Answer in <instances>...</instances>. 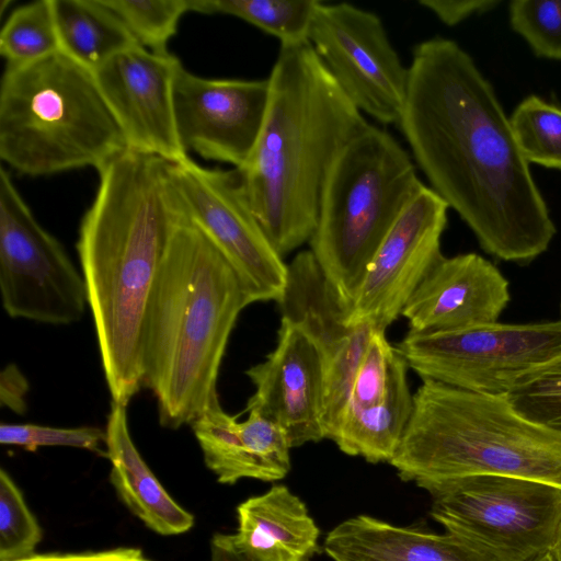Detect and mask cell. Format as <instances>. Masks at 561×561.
I'll list each match as a JSON object with an SVG mask.
<instances>
[{
  "instance_id": "cell-17",
  "label": "cell",
  "mask_w": 561,
  "mask_h": 561,
  "mask_svg": "<svg viewBox=\"0 0 561 561\" xmlns=\"http://www.w3.org/2000/svg\"><path fill=\"white\" fill-rule=\"evenodd\" d=\"M245 375L254 386L245 411L278 424L291 448L325 438L322 359L299 329L280 320L276 347Z\"/></svg>"
},
{
  "instance_id": "cell-29",
  "label": "cell",
  "mask_w": 561,
  "mask_h": 561,
  "mask_svg": "<svg viewBox=\"0 0 561 561\" xmlns=\"http://www.w3.org/2000/svg\"><path fill=\"white\" fill-rule=\"evenodd\" d=\"M506 398L520 415L561 435V355L518 379Z\"/></svg>"
},
{
  "instance_id": "cell-3",
  "label": "cell",
  "mask_w": 561,
  "mask_h": 561,
  "mask_svg": "<svg viewBox=\"0 0 561 561\" xmlns=\"http://www.w3.org/2000/svg\"><path fill=\"white\" fill-rule=\"evenodd\" d=\"M255 147L236 169L245 197L280 256L309 242L323 190L344 148L370 125L309 42L280 46Z\"/></svg>"
},
{
  "instance_id": "cell-14",
  "label": "cell",
  "mask_w": 561,
  "mask_h": 561,
  "mask_svg": "<svg viewBox=\"0 0 561 561\" xmlns=\"http://www.w3.org/2000/svg\"><path fill=\"white\" fill-rule=\"evenodd\" d=\"M287 282L277 302L280 320L307 335L322 359L323 426L329 439L347 405L352 385L371 333L370 324L351 325L346 310L310 250L287 264Z\"/></svg>"
},
{
  "instance_id": "cell-28",
  "label": "cell",
  "mask_w": 561,
  "mask_h": 561,
  "mask_svg": "<svg viewBox=\"0 0 561 561\" xmlns=\"http://www.w3.org/2000/svg\"><path fill=\"white\" fill-rule=\"evenodd\" d=\"M142 47L169 54L181 18L190 12V0H104Z\"/></svg>"
},
{
  "instance_id": "cell-19",
  "label": "cell",
  "mask_w": 561,
  "mask_h": 561,
  "mask_svg": "<svg viewBox=\"0 0 561 561\" xmlns=\"http://www.w3.org/2000/svg\"><path fill=\"white\" fill-rule=\"evenodd\" d=\"M248 413L239 422L218 398L191 424L205 465L219 483L244 478L278 481L290 470L291 446L285 431L255 411Z\"/></svg>"
},
{
  "instance_id": "cell-36",
  "label": "cell",
  "mask_w": 561,
  "mask_h": 561,
  "mask_svg": "<svg viewBox=\"0 0 561 561\" xmlns=\"http://www.w3.org/2000/svg\"><path fill=\"white\" fill-rule=\"evenodd\" d=\"M209 561H257L237 542L234 535L215 534L210 540Z\"/></svg>"
},
{
  "instance_id": "cell-15",
  "label": "cell",
  "mask_w": 561,
  "mask_h": 561,
  "mask_svg": "<svg viewBox=\"0 0 561 561\" xmlns=\"http://www.w3.org/2000/svg\"><path fill=\"white\" fill-rule=\"evenodd\" d=\"M270 81L213 79L181 64L174 80L176 130L188 153L241 168L251 156L266 115Z\"/></svg>"
},
{
  "instance_id": "cell-38",
  "label": "cell",
  "mask_w": 561,
  "mask_h": 561,
  "mask_svg": "<svg viewBox=\"0 0 561 561\" xmlns=\"http://www.w3.org/2000/svg\"><path fill=\"white\" fill-rule=\"evenodd\" d=\"M533 561H556V560L552 557V554L549 552V553L538 557L537 559H535Z\"/></svg>"
},
{
  "instance_id": "cell-31",
  "label": "cell",
  "mask_w": 561,
  "mask_h": 561,
  "mask_svg": "<svg viewBox=\"0 0 561 561\" xmlns=\"http://www.w3.org/2000/svg\"><path fill=\"white\" fill-rule=\"evenodd\" d=\"M510 23L540 57L561 60V0H514Z\"/></svg>"
},
{
  "instance_id": "cell-22",
  "label": "cell",
  "mask_w": 561,
  "mask_h": 561,
  "mask_svg": "<svg viewBox=\"0 0 561 561\" xmlns=\"http://www.w3.org/2000/svg\"><path fill=\"white\" fill-rule=\"evenodd\" d=\"M126 409L112 401L107 416L105 456L111 462V483L151 530L162 536L184 534L194 526V516L168 493L141 457L129 433Z\"/></svg>"
},
{
  "instance_id": "cell-2",
  "label": "cell",
  "mask_w": 561,
  "mask_h": 561,
  "mask_svg": "<svg viewBox=\"0 0 561 561\" xmlns=\"http://www.w3.org/2000/svg\"><path fill=\"white\" fill-rule=\"evenodd\" d=\"M76 243L112 401L144 387L148 310L181 208L171 162L127 148L99 170Z\"/></svg>"
},
{
  "instance_id": "cell-7",
  "label": "cell",
  "mask_w": 561,
  "mask_h": 561,
  "mask_svg": "<svg viewBox=\"0 0 561 561\" xmlns=\"http://www.w3.org/2000/svg\"><path fill=\"white\" fill-rule=\"evenodd\" d=\"M423 186L410 154L373 125L336 159L309 244L345 310L386 234Z\"/></svg>"
},
{
  "instance_id": "cell-4",
  "label": "cell",
  "mask_w": 561,
  "mask_h": 561,
  "mask_svg": "<svg viewBox=\"0 0 561 561\" xmlns=\"http://www.w3.org/2000/svg\"><path fill=\"white\" fill-rule=\"evenodd\" d=\"M249 305L233 267L181 201L144 341V387L156 398L161 426L191 425L218 399L227 344Z\"/></svg>"
},
{
  "instance_id": "cell-27",
  "label": "cell",
  "mask_w": 561,
  "mask_h": 561,
  "mask_svg": "<svg viewBox=\"0 0 561 561\" xmlns=\"http://www.w3.org/2000/svg\"><path fill=\"white\" fill-rule=\"evenodd\" d=\"M510 124L528 163L561 170L560 107L537 95H529L515 107Z\"/></svg>"
},
{
  "instance_id": "cell-16",
  "label": "cell",
  "mask_w": 561,
  "mask_h": 561,
  "mask_svg": "<svg viewBox=\"0 0 561 561\" xmlns=\"http://www.w3.org/2000/svg\"><path fill=\"white\" fill-rule=\"evenodd\" d=\"M181 61L139 44L93 71L98 87L130 149L179 162L188 158L179 139L173 90Z\"/></svg>"
},
{
  "instance_id": "cell-13",
  "label": "cell",
  "mask_w": 561,
  "mask_h": 561,
  "mask_svg": "<svg viewBox=\"0 0 561 561\" xmlns=\"http://www.w3.org/2000/svg\"><path fill=\"white\" fill-rule=\"evenodd\" d=\"M447 203L424 185L392 225L346 308L351 325L386 331L431 268L443 256Z\"/></svg>"
},
{
  "instance_id": "cell-9",
  "label": "cell",
  "mask_w": 561,
  "mask_h": 561,
  "mask_svg": "<svg viewBox=\"0 0 561 561\" xmlns=\"http://www.w3.org/2000/svg\"><path fill=\"white\" fill-rule=\"evenodd\" d=\"M396 348L422 380L506 396L523 376L561 355V320L495 322L436 333L409 331Z\"/></svg>"
},
{
  "instance_id": "cell-33",
  "label": "cell",
  "mask_w": 561,
  "mask_h": 561,
  "mask_svg": "<svg viewBox=\"0 0 561 561\" xmlns=\"http://www.w3.org/2000/svg\"><path fill=\"white\" fill-rule=\"evenodd\" d=\"M419 4L431 11L448 26H454L469 16L491 11L500 1L496 0H421Z\"/></svg>"
},
{
  "instance_id": "cell-37",
  "label": "cell",
  "mask_w": 561,
  "mask_h": 561,
  "mask_svg": "<svg viewBox=\"0 0 561 561\" xmlns=\"http://www.w3.org/2000/svg\"><path fill=\"white\" fill-rule=\"evenodd\" d=\"M556 561H561V526L559 528L556 541L550 551Z\"/></svg>"
},
{
  "instance_id": "cell-24",
  "label": "cell",
  "mask_w": 561,
  "mask_h": 561,
  "mask_svg": "<svg viewBox=\"0 0 561 561\" xmlns=\"http://www.w3.org/2000/svg\"><path fill=\"white\" fill-rule=\"evenodd\" d=\"M60 50L92 72L138 44L104 0H51Z\"/></svg>"
},
{
  "instance_id": "cell-32",
  "label": "cell",
  "mask_w": 561,
  "mask_h": 561,
  "mask_svg": "<svg viewBox=\"0 0 561 561\" xmlns=\"http://www.w3.org/2000/svg\"><path fill=\"white\" fill-rule=\"evenodd\" d=\"M0 443L19 446L28 451H35L39 447L60 446L101 453L102 444L105 445V432L94 426L64 428L31 423H2Z\"/></svg>"
},
{
  "instance_id": "cell-34",
  "label": "cell",
  "mask_w": 561,
  "mask_h": 561,
  "mask_svg": "<svg viewBox=\"0 0 561 561\" xmlns=\"http://www.w3.org/2000/svg\"><path fill=\"white\" fill-rule=\"evenodd\" d=\"M22 561H152L138 548H116L98 552L42 553Z\"/></svg>"
},
{
  "instance_id": "cell-21",
  "label": "cell",
  "mask_w": 561,
  "mask_h": 561,
  "mask_svg": "<svg viewBox=\"0 0 561 561\" xmlns=\"http://www.w3.org/2000/svg\"><path fill=\"white\" fill-rule=\"evenodd\" d=\"M237 518L236 540L257 561H311L320 551L317 524L284 484L240 503Z\"/></svg>"
},
{
  "instance_id": "cell-25",
  "label": "cell",
  "mask_w": 561,
  "mask_h": 561,
  "mask_svg": "<svg viewBox=\"0 0 561 561\" xmlns=\"http://www.w3.org/2000/svg\"><path fill=\"white\" fill-rule=\"evenodd\" d=\"M318 0H190V12L238 18L276 37L280 46L308 42Z\"/></svg>"
},
{
  "instance_id": "cell-10",
  "label": "cell",
  "mask_w": 561,
  "mask_h": 561,
  "mask_svg": "<svg viewBox=\"0 0 561 561\" xmlns=\"http://www.w3.org/2000/svg\"><path fill=\"white\" fill-rule=\"evenodd\" d=\"M0 293L11 318L51 325L78 322L89 307L81 271L36 220L4 168L0 172Z\"/></svg>"
},
{
  "instance_id": "cell-35",
  "label": "cell",
  "mask_w": 561,
  "mask_h": 561,
  "mask_svg": "<svg viewBox=\"0 0 561 561\" xmlns=\"http://www.w3.org/2000/svg\"><path fill=\"white\" fill-rule=\"evenodd\" d=\"M28 382L25 376L14 364H9L1 373L0 400L15 413H23L26 409L25 396Z\"/></svg>"
},
{
  "instance_id": "cell-6",
  "label": "cell",
  "mask_w": 561,
  "mask_h": 561,
  "mask_svg": "<svg viewBox=\"0 0 561 561\" xmlns=\"http://www.w3.org/2000/svg\"><path fill=\"white\" fill-rule=\"evenodd\" d=\"M94 75L59 51L4 68L0 85V158L41 176L99 170L127 149Z\"/></svg>"
},
{
  "instance_id": "cell-26",
  "label": "cell",
  "mask_w": 561,
  "mask_h": 561,
  "mask_svg": "<svg viewBox=\"0 0 561 561\" xmlns=\"http://www.w3.org/2000/svg\"><path fill=\"white\" fill-rule=\"evenodd\" d=\"M51 0H37L13 10L0 32V55L7 68L20 67L59 53Z\"/></svg>"
},
{
  "instance_id": "cell-12",
  "label": "cell",
  "mask_w": 561,
  "mask_h": 561,
  "mask_svg": "<svg viewBox=\"0 0 561 561\" xmlns=\"http://www.w3.org/2000/svg\"><path fill=\"white\" fill-rule=\"evenodd\" d=\"M181 201L233 267L251 304L278 302L287 264L254 215L236 169H209L190 157L171 162Z\"/></svg>"
},
{
  "instance_id": "cell-5",
  "label": "cell",
  "mask_w": 561,
  "mask_h": 561,
  "mask_svg": "<svg viewBox=\"0 0 561 561\" xmlns=\"http://www.w3.org/2000/svg\"><path fill=\"white\" fill-rule=\"evenodd\" d=\"M389 463L417 486L494 474L561 488V435L520 415L506 396L423 380Z\"/></svg>"
},
{
  "instance_id": "cell-1",
  "label": "cell",
  "mask_w": 561,
  "mask_h": 561,
  "mask_svg": "<svg viewBox=\"0 0 561 561\" xmlns=\"http://www.w3.org/2000/svg\"><path fill=\"white\" fill-rule=\"evenodd\" d=\"M398 125L431 188L486 253L525 265L548 249L556 226L510 118L455 41L415 45Z\"/></svg>"
},
{
  "instance_id": "cell-30",
  "label": "cell",
  "mask_w": 561,
  "mask_h": 561,
  "mask_svg": "<svg viewBox=\"0 0 561 561\" xmlns=\"http://www.w3.org/2000/svg\"><path fill=\"white\" fill-rule=\"evenodd\" d=\"M43 530L12 477L0 470V561H22L36 554Z\"/></svg>"
},
{
  "instance_id": "cell-20",
  "label": "cell",
  "mask_w": 561,
  "mask_h": 561,
  "mask_svg": "<svg viewBox=\"0 0 561 561\" xmlns=\"http://www.w3.org/2000/svg\"><path fill=\"white\" fill-rule=\"evenodd\" d=\"M323 549L334 561H493L454 534L396 526L368 515L334 527Z\"/></svg>"
},
{
  "instance_id": "cell-11",
  "label": "cell",
  "mask_w": 561,
  "mask_h": 561,
  "mask_svg": "<svg viewBox=\"0 0 561 561\" xmlns=\"http://www.w3.org/2000/svg\"><path fill=\"white\" fill-rule=\"evenodd\" d=\"M308 42L358 111L382 124L399 123L409 67L376 13L351 3L319 1Z\"/></svg>"
},
{
  "instance_id": "cell-8",
  "label": "cell",
  "mask_w": 561,
  "mask_h": 561,
  "mask_svg": "<svg viewBox=\"0 0 561 561\" xmlns=\"http://www.w3.org/2000/svg\"><path fill=\"white\" fill-rule=\"evenodd\" d=\"M431 516L493 561L549 553L561 526V488L530 479L479 474L426 482Z\"/></svg>"
},
{
  "instance_id": "cell-18",
  "label": "cell",
  "mask_w": 561,
  "mask_h": 561,
  "mask_svg": "<svg viewBox=\"0 0 561 561\" xmlns=\"http://www.w3.org/2000/svg\"><path fill=\"white\" fill-rule=\"evenodd\" d=\"M511 300L508 282L477 253L442 256L405 304L409 331L436 333L497 322Z\"/></svg>"
},
{
  "instance_id": "cell-23",
  "label": "cell",
  "mask_w": 561,
  "mask_h": 561,
  "mask_svg": "<svg viewBox=\"0 0 561 561\" xmlns=\"http://www.w3.org/2000/svg\"><path fill=\"white\" fill-rule=\"evenodd\" d=\"M408 364L400 355L391 389L379 404L346 411L329 439L348 456L371 463L390 462L394 457L413 411V393L408 382Z\"/></svg>"
}]
</instances>
